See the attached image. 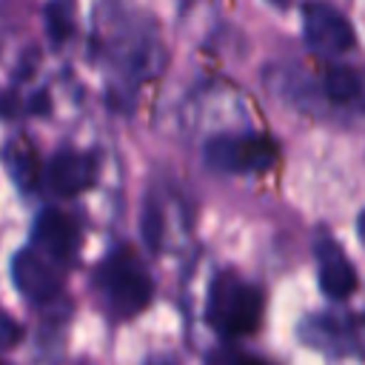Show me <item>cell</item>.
I'll return each mask as SVG.
<instances>
[{
    "instance_id": "11",
    "label": "cell",
    "mask_w": 365,
    "mask_h": 365,
    "mask_svg": "<svg viewBox=\"0 0 365 365\" xmlns=\"http://www.w3.org/2000/svg\"><path fill=\"white\" fill-rule=\"evenodd\" d=\"M46 29L54 43H63L74 31V14H71V0H51L46 6Z\"/></svg>"
},
{
    "instance_id": "7",
    "label": "cell",
    "mask_w": 365,
    "mask_h": 365,
    "mask_svg": "<svg viewBox=\"0 0 365 365\" xmlns=\"http://www.w3.org/2000/svg\"><path fill=\"white\" fill-rule=\"evenodd\" d=\"M94 177H97L94 157L83 154V151H71V148L57 151L48 160V165H46V185L57 197H77V194H83L86 188L94 185Z\"/></svg>"
},
{
    "instance_id": "19",
    "label": "cell",
    "mask_w": 365,
    "mask_h": 365,
    "mask_svg": "<svg viewBox=\"0 0 365 365\" xmlns=\"http://www.w3.org/2000/svg\"><path fill=\"white\" fill-rule=\"evenodd\" d=\"M268 3H274V6H285L288 0H268Z\"/></svg>"
},
{
    "instance_id": "13",
    "label": "cell",
    "mask_w": 365,
    "mask_h": 365,
    "mask_svg": "<svg viewBox=\"0 0 365 365\" xmlns=\"http://www.w3.org/2000/svg\"><path fill=\"white\" fill-rule=\"evenodd\" d=\"M23 336V328L14 322V317H9L3 308H0V348H14Z\"/></svg>"
},
{
    "instance_id": "17",
    "label": "cell",
    "mask_w": 365,
    "mask_h": 365,
    "mask_svg": "<svg viewBox=\"0 0 365 365\" xmlns=\"http://www.w3.org/2000/svg\"><path fill=\"white\" fill-rule=\"evenodd\" d=\"M356 228H359V240L365 242V211L359 214V220H356Z\"/></svg>"
},
{
    "instance_id": "15",
    "label": "cell",
    "mask_w": 365,
    "mask_h": 365,
    "mask_svg": "<svg viewBox=\"0 0 365 365\" xmlns=\"http://www.w3.org/2000/svg\"><path fill=\"white\" fill-rule=\"evenodd\" d=\"M29 108H31V111H46V108H48V97H46L43 91H40L37 97H31V103H29Z\"/></svg>"
},
{
    "instance_id": "16",
    "label": "cell",
    "mask_w": 365,
    "mask_h": 365,
    "mask_svg": "<svg viewBox=\"0 0 365 365\" xmlns=\"http://www.w3.org/2000/svg\"><path fill=\"white\" fill-rule=\"evenodd\" d=\"M234 365H268L265 359H259V356H237V362Z\"/></svg>"
},
{
    "instance_id": "9",
    "label": "cell",
    "mask_w": 365,
    "mask_h": 365,
    "mask_svg": "<svg viewBox=\"0 0 365 365\" xmlns=\"http://www.w3.org/2000/svg\"><path fill=\"white\" fill-rule=\"evenodd\" d=\"M6 165H9V174L17 180L20 188H31L34 180H37V151L29 140H14L9 143L6 148Z\"/></svg>"
},
{
    "instance_id": "18",
    "label": "cell",
    "mask_w": 365,
    "mask_h": 365,
    "mask_svg": "<svg viewBox=\"0 0 365 365\" xmlns=\"http://www.w3.org/2000/svg\"><path fill=\"white\" fill-rule=\"evenodd\" d=\"M148 365H174V359H151Z\"/></svg>"
},
{
    "instance_id": "2",
    "label": "cell",
    "mask_w": 365,
    "mask_h": 365,
    "mask_svg": "<svg viewBox=\"0 0 365 365\" xmlns=\"http://www.w3.org/2000/svg\"><path fill=\"white\" fill-rule=\"evenodd\" d=\"M97 288L117 317H134L151 302V277L143 262L128 251L117 248L97 268Z\"/></svg>"
},
{
    "instance_id": "4",
    "label": "cell",
    "mask_w": 365,
    "mask_h": 365,
    "mask_svg": "<svg viewBox=\"0 0 365 365\" xmlns=\"http://www.w3.org/2000/svg\"><path fill=\"white\" fill-rule=\"evenodd\" d=\"M302 34L308 48L319 57H339L354 48V26L328 0L302 3Z\"/></svg>"
},
{
    "instance_id": "8",
    "label": "cell",
    "mask_w": 365,
    "mask_h": 365,
    "mask_svg": "<svg viewBox=\"0 0 365 365\" xmlns=\"http://www.w3.org/2000/svg\"><path fill=\"white\" fill-rule=\"evenodd\" d=\"M314 251H317V265H319V288L331 299H348L356 291V271L351 259L325 231L317 234Z\"/></svg>"
},
{
    "instance_id": "10",
    "label": "cell",
    "mask_w": 365,
    "mask_h": 365,
    "mask_svg": "<svg viewBox=\"0 0 365 365\" xmlns=\"http://www.w3.org/2000/svg\"><path fill=\"white\" fill-rule=\"evenodd\" d=\"M322 86H325V94H328L334 103H351V100H356L359 91H362L359 74H356L354 68H348V66H331V68L325 71Z\"/></svg>"
},
{
    "instance_id": "6",
    "label": "cell",
    "mask_w": 365,
    "mask_h": 365,
    "mask_svg": "<svg viewBox=\"0 0 365 365\" xmlns=\"http://www.w3.org/2000/svg\"><path fill=\"white\" fill-rule=\"evenodd\" d=\"M34 245L54 265L74 262L77 248H80V228H77L74 217H68L60 208L40 211V217L34 220Z\"/></svg>"
},
{
    "instance_id": "12",
    "label": "cell",
    "mask_w": 365,
    "mask_h": 365,
    "mask_svg": "<svg viewBox=\"0 0 365 365\" xmlns=\"http://www.w3.org/2000/svg\"><path fill=\"white\" fill-rule=\"evenodd\" d=\"M143 237L148 242V248H160V237H163V217L157 208H145L143 214Z\"/></svg>"
},
{
    "instance_id": "14",
    "label": "cell",
    "mask_w": 365,
    "mask_h": 365,
    "mask_svg": "<svg viewBox=\"0 0 365 365\" xmlns=\"http://www.w3.org/2000/svg\"><path fill=\"white\" fill-rule=\"evenodd\" d=\"M20 111V103H17V94H11V91H6V94H0V117H14Z\"/></svg>"
},
{
    "instance_id": "3",
    "label": "cell",
    "mask_w": 365,
    "mask_h": 365,
    "mask_svg": "<svg viewBox=\"0 0 365 365\" xmlns=\"http://www.w3.org/2000/svg\"><path fill=\"white\" fill-rule=\"evenodd\" d=\"M205 163L214 171L225 174H259L268 171L277 160V145L274 140L262 134H242V137H228L220 134L205 143L202 148Z\"/></svg>"
},
{
    "instance_id": "5",
    "label": "cell",
    "mask_w": 365,
    "mask_h": 365,
    "mask_svg": "<svg viewBox=\"0 0 365 365\" xmlns=\"http://www.w3.org/2000/svg\"><path fill=\"white\" fill-rule=\"evenodd\" d=\"M11 279H14L17 291L26 294L31 302H48L63 288L60 265H54L37 248H23V251L14 254V259H11Z\"/></svg>"
},
{
    "instance_id": "1",
    "label": "cell",
    "mask_w": 365,
    "mask_h": 365,
    "mask_svg": "<svg viewBox=\"0 0 365 365\" xmlns=\"http://www.w3.org/2000/svg\"><path fill=\"white\" fill-rule=\"evenodd\" d=\"M262 308H265L262 291L254 282H245L237 274L225 271L211 282L205 319L220 336L237 339V336H248L259 328Z\"/></svg>"
}]
</instances>
